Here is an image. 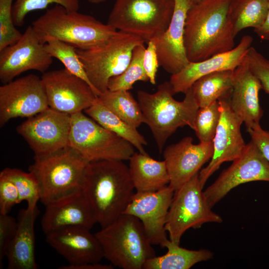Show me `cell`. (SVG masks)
<instances>
[{
	"label": "cell",
	"mask_w": 269,
	"mask_h": 269,
	"mask_svg": "<svg viewBox=\"0 0 269 269\" xmlns=\"http://www.w3.org/2000/svg\"><path fill=\"white\" fill-rule=\"evenodd\" d=\"M31 25L43 44L57 39L81 50L102 45L119 33L90 15L70 10L59 4L47 9Z\"/></svg>",
	"instance_id": "3"
},
{
	"label": "cell",
	"mask_w": 269,
	"mask_h": 269,
	"mask_svg": "<svg viewBox=\"0 0 269 269\" xmlns=\"http://www.w3.org/2000/svg\"><path fill=\"white\" fill-rule=\"evenodd\" d=\"M164 248H167V253L148 259L143 269H189L197 263L211 260L213 257V253L209 250H188L169 239L165 243Z\"/></svg>",
	"instance_id": "26"
},
{
	"label": "cell",
	"mask_w": 269,
	"mask_h": 269,
	"mask_svg": "<svg viewBox=\"0 0 269 269\" xmlns=\"http://www.w3.org/2000/svg\"><path fill=\"white\" fill-rule=\"evenodd\" d=\"M44 45L46 50L51 57L59 60L64 65L65 68L71 74L86 81L98 96L88 77L75 47L57 39H50Z\"/></svg>",
	"instance_id": "32"
},
{
	"label": "cell",
	"mask_w": 269,
	"mask_h": 269,
	"mask_svg": "<svg viewBox=\"0 0 269 269\" xmlns=\"http://www.w3.org/2000/svg\"><path fill=\"white\" fill-rule=\"evenodd\" d=\"M202 189L198 172L174 191L165 225L173 242L179 245L182 236L190 228L223 222L222 217L212 210Z\"/></svg>",
	"instance_id": "10"
},
{
	"label": "cell",
	"mask_w": 269,
	"mask_h": 269,
	"mask_svg": "<svg viewBox=\"0 0 269 269\" xmlns=\"http://www.w3.org/2000/svg\"><path fill=\"white\" fill-rule=\"evenodd\" d=\"M185 94L183 101L176 100L168 81L159 85L154 93L143 90L137 92L144 123L149 128L160 153L168 138L178 128L188 126L193 129L199 107L191 88Z\"/></svg>",
	"instance_id": "4"
},
{
	"label": "cell",
	"mask_w": 269,
	"mask_h": 269,
	"mask_svg": "<svg viewBox=\"0 0 269 269\" xmlns=\"http://www.w3.org/2000/svg\"><path fill=\"white\" fill-rule=\"evenodd\" d=\"M174 192L168 185L154 192H135L124 212L140 221L152 245L164 248L168 239L165 225Z\"/></svg>",
	"instance_id": "17"
},
{
	"label": "cell",
	"mask_w": 269,
	"mask_h": 269,
	"mask_svg": "<svg viewBox=\"0 0 269 269\" xmlns=\"http://www.w3.org/2000/svg\"><path fill=\"white\" fill-rule=\"evenodd\" d=\"M144 43L139 44L134 48L131 60L126 69L120 75L110 79L108 90L129 91L136 82L149 81L143 65L145 49Z\"/></svg>",
	"instance_id": "31"
},
{
	"label": "cell",
	"mask_w": 269,
	"mask_h": 269,
	"mask_svg": "<svg viewBox=\"0 0 269 269\" xmlns=\"http://www.w3.org/2000/svg\"><path fill=\"white\" fill-rule=\"evenodd\" d=\"M129 160V172L136 192H154L169 184V176L164 160L158 161L147 153L135 152Z\"/></svg>",
	"instance_id": "25"
},
{
	"label": "cell",
	"mask_w": 269,
	"mask_h": 269,
	"mask_svg": "<svg viewBox=\"0 0 269 269\" xmlns=\"http://www.w3.org/2000/svg\"><path fill=\"white\" fill-rule=\"evenodd\" d=\"M134 189L129 167L123 161L88 163L81 190L101 228L124 214L135 193Z\"/></svg>",
	"instance_id": "1"
},
{
	"label": "cell",
	"mask_w": 269,
	"mask_h": 269,
	"mask_svg": "<svg viewBox=\"0 0 269 269\" xmlns=\"http://www.w3.org/2000/svg\"><path fill=\"white\" fill-rule=\"evenodd\" d=\"M145 47L143 58L144 70L149 81L153 85L156 83V75L159 66L156 47L154 41H148Z\"/></svg>",
	"instance_id": "40"
},
{
	"label": "cell",
	"mask_w": 269,
	"mask_h": 269,
	"mask_svg": "<svg viewBox=\"0 0 269 269\" xmlns=\"http://www.w3.org/2000/svg\"><path fill=\"white\" fill-rule=\"evenodd\" d=\"M230 0H203L187 13L184 45L189 62L230 51L236 36L229 15Z\"/></svg>",
	"instance_id": "2"
},
{
	"label": "cell",
	"mask_w": 269,
	"mask_h": 269,
	"mask_svg": "<svg viewBox=\"0 0 269 269\" xmlns=\"http://www.w3.org/2000/svg\"><path fill=\"white\" fill-rule=\"evenodd\" d=\"M192 4L191 0H174L172 16L166 30L153 40L159 66L171 75L189 62L184 45V29L187 13Z\"/></svg>",
	"instance_id": "20"
},
{
	"label": "cell",
	"mask_w": 269,
	"mask_h": 269,
	"mask_svg": "<svg viewBox=\"0 0 269 269\" xmlns=\"http://www.w3.org/2000/svg\"><path fill=\"white\" fill-rule=\"evenodd\" d=\"M254 31L263 40H269V6L266 19L259 27L254 29Z\"/></svg>",
	"instance_id": "43"
},
{
	"label": "cell",
	"mask_w": 269,
	"mask_h": 269,
	"mask_svg": "<svg viewBox=\"0 0 269 269\" xmlns=\"http://www.w3.org/2000/svg\"><path fill=\"white\" fill-rule=\"evenodd\" d=\"M18 223L8 214H0V269L17 230Z\"/></svg>",
	"instance_id": "39"
},
{
	"label": "cell",
	"mask_w": 269,
	"mask_h": 269,
	"mask_svg": "<svg viewBox=\"0 0 269 269\" xmlns=\"http://www.w3.org/2000/svg\"><path fill=\"white\" fill-rule=\"evenodd\" d=\"M71 115L50 108L18 125L16 131L35 155L52 153L69 146Z\"/></svg>",
	"instance_id": "11"
},
{
	"label": "cell",
	"mask_w": 269,
	"mask_h": 269,
	"mask_svg": "<svg viewBox=\"0 0 269 269\" xmlns=\"http://www.w3.org/2000/svg\"><path fill=\"white\" fill-rule=\"evenodd\" d=\"M256 181L269 182V162L251 140L246 144L241 155L221 173L204 193L212 208L233 188Z\"/></svg>",
	"instance_id": "12"
},
{
	"label": "cell",
	"mask_w": 269,
	"mask_h": 269,
	"mask_svg": "<svg viewBox=\"0 0 269 269\" xmlns=\"http://www.w3.org/2000/svg\"><path fill=\"white\" fill-rule=\"evenodd\" d=\"M234 78V70H226L208 74L198 79L191 88L199 108L230 97Z\"/></svg>",
	"instance_id": "28"
},
{
	"label": "cell",
	"mask_w": 269,
	"mask_h": 269,
	"mask_svg": "<svg viewBox=\"0 0 269 269\" xmlns=\"http://www.w3.org/2000/svg\"><path fill=\"white\" fill-rule=\"evenodd\" d=\"M49 107L73 115L84 112L98 96L84 80L65 68L46 71L41 77Z\"/></svg>",
	"instance_id": "13"
},
{
	"label": "cell",
	"mask_w": 269,
	"mask_h": 269,
	"mask_svg": "<svg viewBox=\"0 0 269 269\" xmlns=\"http://www.w3.org/2000/svg\"><path fill=\"white\" fill-rule=\"evenodd\" d=\"M98 99L111 111L133 127L137 128L144 123L139 103L129 91L108 90Z\"/></svg>",
	"instance_id": "30"
},
{
	"label": "cell",
	"mask_w": 269,
	"mask_h": 269,
	"mask_svg": "<svg viewBox=\"0 0 269 269\" xmlns=\"http://www.w3.org/2000/svg\"><path fill=\"white\" fill-rule=\"evenodd\" d=\"M253 37L244 36L239 44L232 50L213 55L198 62H189L180 71L172 74L169 82L174 94L185 93L201 77L208 74L226 70H234L244 61L251 46Z\"/></svg>",
	"instance_id": "19"
},
{
	"label": "cell",
	"mask_w": 269,
	"mask_h": 269,
	"mask_svg": "<svg viewBox=\"0 0 269 269\" xmlns=\"http://www.w3.org/2000/svg\"><path fill=\"white\" fill-rule=\"evenodd\" d=\"M95 235L106 258L114 267L143 269L145 263L156 256L140 221L123 214Z\"/></svg>",
	"instance_id": "6"
},
{
	"label": "cell",
	"mask_w": 269,
	"mask_h": 269,
	"mask_svg": "<svg viewBox=\"0 0 269 269\" xmlns=\"http://www.w3.org/2000/svg\"><path fill=\"white\" fill-rule=\"evenodd\" d=\"M145 43L139 37L119 31L107 43L88 50L76 48L98 97L108 90L110 79L121 74L131 60L134 48Z\"/></svg>",
	"instance_id": "9"
},
{
	"label": "cell",
	"mask_w": 269,
	"mask_h": 269,
	"mask_svg": "<svg viewBox=\"0 0 269 269\" xmlns=\"http://www.w3.org/2000/svg\"><path fill=\"white\" fill-rule=\"evenodd\" d=\"M20 203L14 183L3 171L0 172V214H8L12 207Z\"/></svg>",
	"instance_id": "38"
},
{
	"label": "cell",
	"mask_w": 269,
	"mask_h": 269,
	"mask_svg": "<svg viewBox=\"0 0 269 269\" xmlns=\"http://www.w3.org/2000/svg\"><path fill=\"white\" fill-rule=\"evenodd\" d=\"M36 205L28 206L18 222L16 232L7 250V269H37L35 257L34 221Z\"/></svg>",
	"instance_id": "24"
},
{
	"label": "cell",
	"mask_w": 269,
	"mask_h": 269,
	"mask_svg": "<svg viewBox=\"0 0 269 269\" xmlns=\"http://www.w3.org/2000/svg\"><path fill=\"white\" fill-rule=\"evenodd\" d=\"M52 3L61 5L70 10L78 11L79 8V0H14L12 19L14 25L22 26L29 12L45 9Z\"/></svg>",
	"instance_id": "35"
},
{
	"label": "cell",
	"mask_w": 269,
	"mask_h": 269,
	"mask_svg": "<svg viewBox=\"0 0 269 269\" xmlns=\"http://www.w3.org/2000/svg\"><path fill=\"white\" fill-rule=\"evenodd\" d=\"M247 131L251 136V140L269 162V131L263 129L260 124Z\"/></svg>",
	"instance_id": "41"
},
{
	"label": "cell",
	"mask_w": 269,
	"mask_h": 269,
	"mask_svg": "<svg viewBox=\"0 0 269 269\" xmlns=\"http://www.w3.org/2000/svg\"><path fill=\"white\" fill-rule=\"evenodd\" d=\"M85 114L105 128L123 137L136 148L139 152L146 154L144 146L147 143L137 128L128 124L104 106L98 99L84 111Z\"/></svg>",
	"instance_id": "27"
},
{
	"label": "cell",
	"mask_w": 269,
	"mask_h": 269,
	"mask_svg": "<svg viewBox=\"0 0 269 269\" xmlns=\"http://www.w3.org/2000/svg\"><path fill=\"white\" fill-rule=\"evenodd\" d=\"M45 206L41 226L45 235L68 227L90 230L97 223L93 210L82 190Z\"/></svg>",
	"instance_id": "22"
},
{
	"label": "cell",
	"mask_w": 269,
	"mask_h": 269,
	"mask_svg": "<svg viewBox=\"0 0 269 269\" xmlns=\"http://www.w3.org/2000/svg\"><path fill=\"white\" fill-rule=\"evenodd\" d=\"M49 106L41 78L30 74L0 86V127L16 118H29Z\"/></svg>",
	"instance_id": "14"
},
{
	"label": "cell",
	"mask_w": 269,
	"mask_h": 269,
	"mask_svg": "<svg viewBox=\"0 0 269 269\" xmlns=\"http://www.w3.org/2000/svg\"><path fill=\"white\" fill-rule=\"evenodd\" d=\"M221 116L218 101L200 107L196 114L193 129L200 142L213 141Z\"/></svg>",
	"instance_id": "33"
},
{
	"label": "cell",
	"mask_w": 269,
	"mask_h": 269,
	"mask_svg": "<svg viewBox=\"0 0 269 269\" xmlns=\"http://www.w3.org/2000/svg\"><path fill=\"white\" fill-rule=\"evenodd\" d=\"M90 230L65 227L46 234V241L69 265L99 263L104 258L103 251L96 235Z\"/></svg>",
	"instance_id": "21"
},
{
	"label": "cell",
	"mask_w": 269,
	"mask_h": 269,
	"mask_svg": "<svg viewBox=\"0 0 269 269\" xmlns=\"http://www.w3.org/2000/svg\"><path fill=\"white\" fill-rule=\"evenodd\" d=\"M88 163L70 146L52 153L35 155L29 171L38 181L41 202L46 206L81 190Z\"/></svg>",
	"instance_id": "5"
},
{
	"label": "cell",
	"mask_w": 269,
	"mask_h": 269,
	"mask_svg": "<svg viewBox=\"0 0 269 269\" xmlns=\"http://www.w3.org/2000/svg\"><path fill=\"white\" fill-rule=\"evenodd\" d=\"M269 0H230L229 15L236 36L242 30L261 26L265 21Z\"/></svg>",
	"instance_id": "29"
},
{
	"label": "cell",
	"mask_w": 269,
	"mask_h": 269,
	"mask_svg": "<svg viewBox=\"0 0 269 269\" xmlns=\"http://www.w3.org/2000/svg\"><path fill=\"white\" fill-rule=\"evenodd\" d=\"M174 6V0H116L107 24L147 43L166 30Z\"/></svg>",
	"instance_id": "7"
},
{
	"label": "cell",
	"mask_w": 269,
	"mask_h": 269,
	"mask_svg": "<svg viewBox=\"0 0 269 269\" xmlns=\"http://www.w3.org/2000/svg\"><path fill=\"white\" fill-rule=\"evenodd\" d=\"M114 267L110 265L102 264L99 263H88L79 265H68L62 266L60 269H113Z\"/></svg>",
	"instance_id": "42"
},
{
	"label": "cell",
	"mask_w": 269,
	"mask_h": 269,
	"mask_svg": "<svg viewBox=\"0 0 269 269\" xmlns=\"http://www.w3.org/2000/svg\"><path fill=\"white\" fill-rule=\"evenodd\" d=\"M69 146L88 162L102 160H128L135 152L132 144L83 112L71 115Z\"/></svg>",
	"instance_id": "8"
},
{
	"label": "cell",
	"mask_w": 269,
	"mask_h": 269,
	"mask_svg": "<svg viewBox=\"0 0 269 269\" xmlns=\"http://www.w3.org/2000/svg\"><path fill=\"white\" fill-rule=\"evenodd\" d=\"M261 83L244 61L234 70L230 106L247 130L259 124L264 112L259 101Z\"/></svg>",
	"instance_id": "23"
},
{
	"label": "cell",
	"mask_w": 269,
	"mask_h": 269,
	"mask_svg": "<svg viewBox=\"0 0 269 269\" xmlns=\"http://www.w3.org/2000/svg\"><path fill=\"white\" fill-rule=\"evenodd\" d=\"M193 138L186 136L179 142L167 146L163 152L169 176L168 185L178 189L199 172L211 158L213 142L194 144Z\"/></svg>",
	"instance_id": "18"
},
{
	"label": "cell",
	"mask_w": 269,
	"mask_h": 269,
	"mask_svg": "<svg viewBox=\"0 0 269 269\" xmlns=\"http://www.w3.org/2000/svg\"><path fill=\"white\" fill-rule=\"evenodd\" d=\"M89 2L92 3H99L105 1L106 0H88Z\"/></svg>",
	"instance_id": "44"
},
{
	"label": "cell",
	"mask_w": 269,
	"mask_h": 269,
	"mask_svg": "<svg viewBox=\"0 0 269 269\" xmlns=\"http://www.w3.org/2000/svg\"><path fill=\"white\" fill-rule=\"evenodd\" d=\"M44 44L38 39L32 25L27 26L18 40L0 51L1 82H9L28 70L46 72L53 62V57Z\"/></svg>",
	"instance_id": "15"
},
{
	"label": "cell",
	"mask_w": 269,
	"mask_h": 269,
	"mask_svg": "<svg viewBox=\"0 0 269 269\" xmlns=\"http://www.w3.org/2000/svg\"><path fill=\"white\" fill-rule=\"evenodd\" d=\"M244 60L260 81L262 89L269 94V60L252 46Z\"/></svg>",
	"instance_id": "37"
},
{
	"label": "cell",
	"mask_w": 269,
	"mask_h": 269,
	"mask_svg": "<svg viewBox=\"0 0 269 269\" xmlns=\"http://www.w3.org/2000/svg\"><path fill=\"white\" fill-rule=\"evenodd\" d=\"M192 3H197V2H199L203 0H191Z\"/></svg>",
	"instance_id": "45"
},
{
	"label": "cell",
	"mask_w": 269,
	"mask_h": 269,
	"mask_svg": "<svg viewBox=\"0 0 269 269\" xmlns=\"http://www.w3.org/2000/svg\"><path fill=\"white\" fill-rule=\"evenodd\" d=\"M15 184L20 202L26 201L27 205H36L40 199V188L35 176L29 171L20 169L5 168L2 170Z\"/></svg>",
	"instance_id": "34"
},
{
	"label": "cell",
	"mask_w": 269,
	"mask_h": 269,
	"mask_svg": "<svg viewBox=\"0 0 269 269\" xmlns=\"http://www.w3.org/2000/svg\"><path fill=\"white\" fill-rule=\"evenodd\" d=\"M13 2L14 0H0V51L15 43L22 35L13 21Z\"/></svg>",
	"instance_id": "36"
},
{
	"label": "cell",
	"mask_w": 269,
	"mask_h": 269,
	"mask_svg": "<svg viewBox=\"0 0 269 269\" xmlns=\"http://www.w3.org/2000/svg\"><path fill=\"white\" fill-rule=\"evenodd\" d=\"M230 97L218 100L221 116L212 141L213 154L207 166L199 172V181L203 188L209 178L222 163L240 157L246 145L241 132L243 123L231 109Z\"/></svg>",
	"instance_id": "16"
}]
</instances>
